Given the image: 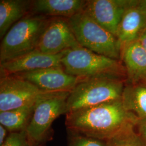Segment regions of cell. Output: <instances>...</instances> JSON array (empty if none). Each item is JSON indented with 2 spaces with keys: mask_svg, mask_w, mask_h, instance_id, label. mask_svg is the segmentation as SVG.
Wrapping results in <instances>:
<instances>
[{
  "mask_svg": "<svg viewBox=\"0 0 146 146\" xmlns=\"http://www.w3.org/2000/svg\"><path fill=\"white\" fill-rule=\"evenodd\" d=\"M66 52L56 55H48L35 50L14 60L0 63L1 76L41 69L63 68L61 60Z\"/></svg>",
  "mask_w": 146,
  "mask_h": 146,
  "instance_id": "obj_11",
  "label": "cell"
},
{
  "mask_svg": "<svg viewBox=\"0 0 146 146\" xmlns=\"http://www.w3.org/2000/svg\"><path fill=\"white\" fill-rule=\"evenodd\" d=\"M125 81V78L113 77L84 78L68 95L67 113L121 99Z\"/></svg>",
  "mask_w": 146,
  "mask_h": 146,
  "instance_id": "obj_4",
  "label": "cell"
},
{
  "mask_svg": "<svg viewBox=\"0 0 146 146\" xmlns=\"http://www.w3.org/2000/svg\"><path fill=\"white\" fill-rule=\"evenodd\" d=\"M80 46L68 19L51 17L35 50L48 55H56Z\"/></svg>",
  "mask_w": 146,
  "mask_h": 146,
  "instance_id": "obj_8",
  "label": "cell"
},
{
  "mask_svg": "<svg viewBox=\"0 0 146 146\" xmlns=\"http://www.w3.org/2000/svg\"><path fill=\"white\" fill-rule=\"evenodd\" d=\"M78 42L82 47L106 57L121 61L118 38L101 26L83 11L68 19Z\"/></svg>",
  "mask_w": 146,
  "mask_h": 146,
  "instance_id": "obj_5",
  "label": "cell"
},
{
  "mask_svg": "<svg viewBox=\"0 0 146 146\" xmlns=\"http://www.w3.org/2000/svg\"><path fill=\"white\" fill-rule=\"evenodd\" d=\"M31 2L29 0L0 1V38L16 23L31 13Z\"/></svg>",
  "mask_w": 146,
  "mask_h": 146,
  "instance_id": "obj_15",
  "label": "cell"
},
{
  "mask_svg": "<svg viewBox=\"0 0 146 146\" xmlns=\"http://www.w3.org/2000/svg\"><path fill=\"white\" fill-rule=\"evenodd\" d=\"M85 0H34L31 13L50 17L69 19L83 11Z\"/></svg>",
  "mask_w": 146,
  "mask_h": 146,
  "instance_id": "obj_14",
  "label": "cell"
},
{
  "mask_svg": "<svg viewBox=\"0 0 146 146\" xmlns=\"http://www.w3.org/2000/svg\"><path fill=\"white\" fill-rule=\"evenodd\" d=\"M52 93L14 75L1 76L0 112L23 107Z\"/></svg>",
  "mask_w": 146,
  "mask_h": 146,
  "instance_id": "obj_7",
  "label": "cell"
},
{
  "mask_svg": "<svg viewBox=\"0 0 146 146\" xmlns=\"http://www.w3.org/2000/svg\"><path fill=\"white\" fill-rule=\"evenodd\" d=\"M121 61L125 68L126 84L144 82L146 78V52L138 40L122 48Z\"/></svg>",
  "mask_w": 146,
  "mask_h": 146,
  "instance_id": "obj_13",
  "label": "cell"
},
{
  "mask_svg": "<svg viewBox=\"0 0 146 146\" xmlns=\"http://www.w3.org/2000/svg\"><path fill=\"white\" fill-rule=\"evenodd\" d=\"M34 144L29 140L26 129L15 132H11L4 143L0 146H31Z\"/></svg>",
  "mask_w": 146,
  "mask_h": 146,
  "instance_id": "obj_20",
  "label": "cell"
},
{
  "mask_svg": "<svg viewBox=\"0 0 146 146\" xmlns=\"http://www.w3.org/2000/svg\"><path fill=\"white\" fill-rule=\"evenodd\" d=\"M136 0H88L83 11L116 37L120 22L126 10Z\"/></svg>",
  "mask_w": 146,
  "mask_h": 146,
  "instance_id": "obj_9",
  "label": "cell"
},
{
  "mask_svg": "<svg viewBox=\"0 0 146 146\" xmlns=\"http://www.w3.org/2000/svg\"><path fill=\"white\" fill-rule=\"evenodd\" d=\"M50 19L29 13L11 27L1 40L0 63L35 50Z\"/></svg>",
  "mask_w": 146,
  "mask_h": 146,
  "instance_id": "obj_3",
  "label": "cell"
},
{
  "mask_svg": "<svg viewBox=\"0 0 146 146\" xmlns=\"http://www.w3.org/2000/svg\"><path fill=\"white\" fill-rule=\"evenodd\" d=\"M135 125H129L106 141L107 146H146L136 131Z\"/></svg>",
  "mask_w": 146,
  "mask_h": 146,
  "instance_id": "obj_18",
  "label": "cell"
},
{
  "mask_svg": "<svg viewBox=\"0 0 146 146\" xmlns=\"http://www.w3.org/2000/svg\"><path fill=\"white\" fill-rule=\"evenodd\" d=\"M8 131L3 125H0V146L2 145L5 141L7 137V134Z\"/></svg>",
  "mask_w": 146,
  "mask_h": 146,
  "instance_id": "obj_22",
  "label": "cell"
},
{
  "mask_svg": "<svg viewBox=\"0 0 146 146\" xmlns=\"http://www.w3.org/2000/svg\"><path fill=\"white\" fill-rule=\"evenodd\" d=\"M144 82H145V83H146V80H145V81H144Z\"/></svg>",
  "mask_w": 146,
  "mask_h": 146,
  "instance_id": "obj_25",
  "label": "cell"
},
{
  "mask_svg": "<svg viewBox=\"0 0 146 146\" xmlns=\"http://www.w3.org/2000/svg\"><path fill=\"white\" fill-rule=\"evenodd\" d=\"M70 92L52 93L39 100L26 128L29 139L37 146L46 137L52 122L67 114V100Z\"/></svg>",
  "mask_w": 146,
  "mask_h": 146,
  "instance_id": "obj_6",
  "label": "cell"
},
{
  "mask_svg": "<svg viewBox=\"0 0 146 146\" xmlns=\"http://www.w3.org/2000/svg\"><path fill=\"white\" fill-rule=\"evenodd\" d=\"M38 101L14 110L0 112L1 125L11 133L26 129Z\"/></svg>",
  "mask_w": 146,
  "mask_h": 146,
  "instance_id": "obj_17",
  "label": "cell"
},
{
  "mask_svg": "<svg viewBox=\"0 0 146 146\" xmlns=\"http://www.w3.org/2000/svg\"><path fill=\"white\" fill-rule=\"evenodd\" d=\"M135 130L137 135L146 146V119L137 120Z\"/></svg>",
  "mask_w": 146,
  "mask_h": 146,
  "instance_id": "obj_21",
  "label": "cell"
},
{
  "mask_svg": "<svg viewBox=\"0 0 146 146\" xmlns=\"http://www.w3.org/2000/svg\"><path fill=\"white\" fill-rule=\"evenodd\" d=\"M121 101L126 111L137 120L146 119V83H125Z\"/></svg>",
  "mask_w": 146,
  "mask_h": 146,
  "instance_id": "obj_16",
  "label": "cell"
},
{
  "mask_svg": "<svg viewBox=\"0 0 146 146\" xmlns=\"http://www.w3.org/2000/svg\"><path fill=\"white\" fill-rule=\"evenodd\" d=\"M61 63L66 73L80 78L113 77L126 80L121 61L96 54L81 46L67 50Z\"/></svg>",
  "mask_w": 146,
  "mask_h": 146,
  "instance_id": "obj_2",
  "label": "cell"
},
{
  "mask_svg": "<svg viewBox=\"0 0 146 146\" xmlns=\"http://www.w3.org/2000/svg\"><path fill=\"white\" fill-rule=\"evenodd\" d=\"M48 93L70 92L84 78L66 73L63 68H49L12 74Z\"/></svg>",
  "mask_w": 146,
  "mask_h": 146,
  "instance_id": "obj_10",
  "label": "cell"
},
{
  "mask_svg": "<svg viewBox=\"0 0 146 146\" xmlns=\"http://www.w3.org/2000/svg\"><path fill=\"white\" fill-rule=\"evenodd\" d=\"M138 41L140 42L142 47L143 48L146 52V28L142 33V34L138 39Z\"/></svg>",
  "mask_w": 146,
  "mask_h": 146,
  "instance_id": "obj_23",
  "label": "cell"
},
{
  "mask_svg": "<svg viewBox=\"0 0 146 146\" xmlns=\"http://www.w3.org/2000/svg\"><path fill=\"white\" fill-rule=\"evenodd\" d=\"M36 146V145H32V146Z\"/></svg>",
  "mask_w": 146,
  "mask_h": 146,
  "instance_id": "obj_24",
  "label": "cell"
},
{
  "mask_svg": "<svg viewBox=\"0 0 146 146\" xmlns=\"http://www.w3.org/2000/svg\"><path fill=\"white\" fill-rule=\"evenodd\" d=\"M68 146H107L106 141L67 129Z\"/></svg>",
  "mask_w": 146,
  "mask_h": 146,
  "instance_id": "obj_19",
  "label": "cell"
},
{
  "mask_svg": "<svg viewBox=\"0 0 146 146\" xmlns=\"http://www.w3.org/2000/svg\"><path fill=\"white\" fill-rule=\"evenodd\" d=\"M137 121L121 99L67 113L65 124L67 129L106 141Z\"/></svg>",
  "mask_w": 146,
  "mask_h": 146,
  "instance_id": "obj_1",
  "label": "cell"
},
{
  "mask_svg": "<svg viewBox=\"0 0 146 146\" xmlns=\"http://www.w3.org/2000/svg\"><path fill=\"white\" fill-rule=\"evenodd\" d=\"M146 28V0H136L123 14L117 29L116 37L121 49L137 41Z\"/></svg>",
  "mask_w": 146,
  "mask_h": 146,
  "instance_id": "obj_12",
  "label": "cell"
}]
</instances>
